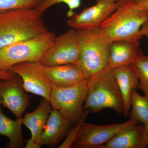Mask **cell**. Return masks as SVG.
<instances>
[{
    "mask_svg": "<svg viewBox=\"0 0 148 148\" xmlns=\"http://www.w3.org/2000/svg\"><path fill=\"white\" fill-rule=\"evenodd\" d=\"M148 20V10L139 8L134 0H119L116 8L100 28L112 42L140 41L143 38L140 29Z\"/></svg>",
    "mask_w": 148,
    "mask_h": 148,
    "instance_id": "cell-1",
    "label": "cell"
},
{
    "mask_svg": "<svg viewBox=\"0 0 148 148\" xmlns=\"http://www.w3.org/2000/svg\"><path fill=\"white\" fill-rule=\"evenodd\" d=\"M37 8L0 13V49L49 32Z\"/></svg>",
    "mask_w": 148,
    "mask_h": 148,
    "instance_id": "cell-2",
    "label": "cell"
},
{
    "mask_svg": "<svg viewBox=\"0 0 148 148\" xmlns=\"http://www.w3.org/2000/svg\"><path fill=\"white\" fill-rule=\"evenodd\" d=\"M87 81L84 110L98 113L110 108L123 114V100L112 69L106 68L88 78Z\"/></svg>",
    "mask_w": 148,
    "mask_h": 148,
    "instance_id": "cell-3",
    "label": "cell"
},
{
    "mask_svg": "<svg viewBox=\"0 0 148 148\" xmlns=\"http://www.w3.org/2000/svg\"><path fill=\"white\" fill-rule=\"evenodd\" d=\"M77 31L81 49L77 65L87 79L108 68L112 41L100 27Z\"/></svg>",
    "mask_w": 148,
    "mask_h": 148,
    "instance_id": "cell-4",
    "label": "cell"
},
{
    "mask_svg": "<svg viewBox=\"0 0 148 148\" xmlns=\"http://www.w3.org/2000/svg\"><path fill=\"white\" fill-rule=\"evenodd\" d=\"M56 37L53 32L14 43L0 49V70L8 71L12 66L24 62L40 61Z\"/></svg>",
    "mask_w": 148,
    "mask_h": 148,
    "instance_id": "cell-5",
    "label": "cell"
},
{
    "mask_svg": "<svg viewBox=\"0 0 148 148\" xmlns=\"http://www.w3.org/2000/svg\"><path fill=\"white\" fill-rule=\"evenodd\" d=\"M87 93V81L86 79L70 87H52L49 101L52 109L59 111L74 124L89 112L84 109Z\"/></svg>",
    "mask_w": 148,
    "mask_h": 148,
    "instance_id": "cell-6",
    "label": "cell"
},
{
    "mask_svg": "<svg viewBox=\"0 0 148 148\" xmlns=\"http://www.w3.org/2000/svg\"><path fill=\"white\" fill-rule=\"evenodd\" d=\"M80 51L78 31L71 29L54 38L40 62L45 66L78 64Z\"/></svg>",
    "mask_w": 148,
    "mask_h": 148,
    "instance_id": "cell-7",
    "label": "cell"
},
{
    "mask_svg": "<svg viewBox=\"0 0 148 148\" xmlns=\"http://www.w3.org/2000/svg\"><path fill=\"white\" fill-rule=\"evenodd\" d=\"M138 123L131 118L123 123L106 125H95L84 122L72 147L95 148L108 143L124 127Z\"/></svg>",
    "mask_w": 148,
    "mask_h": 148,
    "instance_id": "cell-8",
    "label": "cell"
},
{
    "mask_svg": "<svg viewBox=\"0 0 148 148\" xmlns=\"http://www.w3.org/2000/svg\"><path fill=\"white\" fill-rule=\"evenodd\" d=\"M117 2L113 0H97L94 5L85 7L80 12L74 14L66 22L69 28L76 30L99 28L116 8Z\"/></svg>",
    "mask_w": 148,
    "mask_h": 148,
    "instance_id": "cell-9",
    "label": "cell"
},
{
    "mask_svg": "<svg viewBox=\"0 0 148 148\" xmlns=\"http://www.w3.org/2000/svg\"><path fill=\"white\" fill-rule=\"evenodd\" d=\"M41 65L40 61L22 62L12 66L8 71L21 77L25 91L49 101L52 86L41 72Z\"/></svg>",
    "mask_w": 148,
    "mask_h": 148,
    "instance_id": "cell-10",
    "label": "cell"
},
{
    "mask_svg": "<svg viewBox=\"0 0 148 148\" xmlns=\"http://www.w3.org/2000/svg\"><path fill=\"white\" fill-rule=\"evenodd\" d=\"M25 91L22 79L18 75L11 79L0 80V106L7 108L16 119L22 118L30 105V97Z\"/></svg>",
    "mask_w": 148,
    "mask_h": 148,
    "instance_id": "cell-11",
    "label": "cell"
},
{
    "mask_svg": "<svg viewBox=\"0 0 148 148\" xmlns=\"http://www.w3.org/2000/svg\"><path fill=\"white\" fill-rule=\"evenodd\" d=\"M40 71L52 87H70L86 79L77 64H68L53 66L41 65Z\"/></svg>",
    "mask_w": 148,
    "mask_h": 148,
    "instance_id": "cell-12",
    "label": "cell"
},
{
    "mask_svg": "<svg viewBox=\"0 0 148 148\" xmlns=\"http://www.w3.org/2000/svg\"><path fill=\"white\" fill-rule=\"evenodd\" d=\"M147 147L144 125L135 123L124 127L108 143L95 148H145Z\"/></svg>",
    "mask_w": 148,
    "mask_h": 148,
    "instance_id": "cell-13",
    "label": "cell"
},
{
    "mask_svg": "<svg viewBox=\"0 0 148 148\" xmlns=\"http://www.w3.org/2000/svg\"><path fill=\"white\" fill-rule=\"evenodd\" d=\"M72 124L59 111L52 109L45 129L40 138L39 145L55 147L66 137Z\"/></svg>",
    "mask_w": 148,
    "mask_h": 148,
    "instance_id": "cell-14",
    "label": "cell"
},
{
    "mask_svg": "<svg viewBox=\"0 0 148 148\" xmlns=\"http://www.w3.org/2000/svg\"><path fill=\"white\" fill-rule=\"evenodd\" d=\"M142 51L140 42L119 40L112 42L109 53L108 68L130 66Z\"/></svg>",
    "mask_w": 148,
    "mask_h": 148,
    "instance_id": "cell-15",
    "label": "cell"
},
{
    "mask_svg": "<svg viewBox=\"0 0 148 148\" xmlns=\"http://www.w3.org/2000/svg\"><path fill=\"white\" fill-rule=\"evenodd\" d=\"M112 71L123 100V114L127 116L130 113L131 93L138 88L139 79L130 66L117 67Z\"/></svg>",
    "mask_w": 148,
    "mask_h": 148,
    "instance_id": "cell-16",
    "label": "cell"
},
{
    "mask_svg": "<svg viewBox=\"0 0 148 148\" xmlns=\"http://www.w3.org/2000/svg\"><path fill=\"white\" fill-rule=\"evenodd\" d=\"M52 109L49 101L43 98L35 111L27 113L22 117L23 124L31 131V139L38 144Z\"/></svg>",
    "mask_w": 148,
    "mask_h": 148,
    "instance_id": "cell-17",
    "label": "cell"
},
{
    "mask_svg": "<svg viewBox=\"0 0 148 148\" xmlns=\"http://www.w3.org/2000/svg\"><path fill=\"white\" fill-rule=\"evenodd\" d=\"M22 118L13 120L5 114L0 106V135L9 140L7 148H21L24 147V140L21 132Z\"/></svg>",
    "mask_w": 148,
    "mask_h": 148,
    "instance_id": "cell-18",
    "label": "cell"
},
{
    "mask_svg": "<svg viewBox=\"0 0 148 148\" xmlns=\"http://www.w3.org/2000/svg\"><path fill=\"white\" fill-rule=\"evenodd\" d=\"M130 118L143 125L148 123V97L142 96L135 90L131 95Z\"/></svg>",
    "mask_w": 148,
    "mask_h": 148,
    "instance_id": "cell-19",
    "label": "cell"
},
{
    "mask_svg": "<svg viewBox=\"0 0 148 148\" xmlns=\"http://www.w3.org/2000/svg\"><path fill=\"white\" fill-rule=\"evenodd\" d=\"M139 79L138 88L148 97V56L141 52L130 65Z\"/></svg>",
    "mask_w": 148,
    "mask_h": 148,
    "instance_id": "cell-20",
    "label": "cell"
},
{
    "mask_svg": "<svg viewBox=\"0 0 148 148\" xmlns=\"http://www.w3.org/2000/svg\"><path fill=\"white\" fill-rule=\"evenodd\" d=\"M44 0H0V13L37 8Z\"/></svg>",
    "mask_w": 148,
    "mask_h": 148,
    "instance_id": "cell-21",
    "label": "cell"
},
{
    "mask_svg": "<svg viewBox=\"0 0 148 148\" xmlns=\"http://www.w3.org/2000/svg\"><path fill=\"white\" fill-rule=\"evenodd\" d=\"M97 1V0H95ZM81 0H44L43 2L37 8L39 12L42 14L47 10L56 4L64 3L68 6L69 10L67 16L70 18L74 15V10L79 8L81 5Z\"/></svg>",
    "mask_w": 148,
    "mask_h": 148,
    "instance_id": "cell-22",
    "label": "cell"
},
{
    "mask_svg": "<svg viewBox=\"0 0 148 148\" xmlns=\"http://www.w3.org/2000/svg\"><path fill=\"white\" fill-rule=\"evenodd\" d=\"M88 114L85 115L80 120L74 123L73 125L72 126L71 128L66 136V138L64 142L59 146V148H71L75 140L78 133L79 131L81 126L82 125L84 122Z\"/></svg>",
    "mask_w": 148,
    "mask_h": 148,
    "instance_id": "cell-23",
    "label": "cell"
},
{
    "mask_svg": "<svg viewBox=\"0 0 148 148\" xmlns=\"http://www.w3.org/2000/svg\"><path fill=\"white\" fill-rule=\"evenodd\" d=\"M16 74L10 71L0 70V80H8L13 78Z\"/></svg>",
    "mask_w": 148,
    "mask_h": 148,
    "instance_id": "cell-24",
    "label": "cell"
},
{
    "mask_svg": "<svg viewBox=\"0 0 148 148\" xmlns=\"http://www.w3.org/2000/svg\"><path fill=\"white\" fill-rule=\"evenodd\" d=\"M137 6L140 9L148 10V0H134Z\"/></svg>",
    "mask_w": 148,
    "mask_h": 148,
    "instance_id": "cell-25",
    "label": "cell"
},
{
    "mask_svg": "<svg viewBox=\"0 0 148 148\" xmlns=\"http://www.w3.org/2000/svg\"><path fill=\"white\" fill-rule=\"evenodd\" d=\"M140 33L143 37H145L148 40V20L145 22L141 27Z\"/></svg>",
    "mask_w": 148,
    "mask_h": 148,
    "instance_id": "cell-26",
    "label": "cell"
},
{
    "mask_svg": "<svg viewBox=\"0 0 148 148\" xmlns=\"http://www.w3.org/2000/svg\"><path fill=\"white\" fill-rule=\"evenodd\" d=\"M40 147V146L36 143L34 141L32 140L31 138L27 141V145L25 146L26 148H38Z\"/></svg>",
    "mask_w": 148,
    "mask_h": 148,
    "instance_id": "cell-27",
    "label": "cell"
},
{
    "mask_svg": "<svg viewBox=\"0 0 148 148\" xmlns=\"http://www.w3.org/2000/svg\"><path fill=\"white\" fill-rule=\"evenodd\" d=\"M144 130H145V135L146 140L147 143L148 147V123L144 125Z\"/></svg>",
    "mask_w": 148,
    "mask_h": 148,
    "instance_id": "cell-28",
    "label": "cell"
},
{
    "mask_svg": "<svg viewBox=\"0 0 148 148\" xmlns=\"http://www.w3.org/2000/svg\"><path fill=\"white\" fill-rule=\"evenodd\" d=\"M113 1H114L115 2H117L119 0H113Z\"/></svg>",
    "mask_w": 148,
    "mask_h": 148,
    "instance_id": "cell-29",
    "label": "cell"
}]
</instances>
